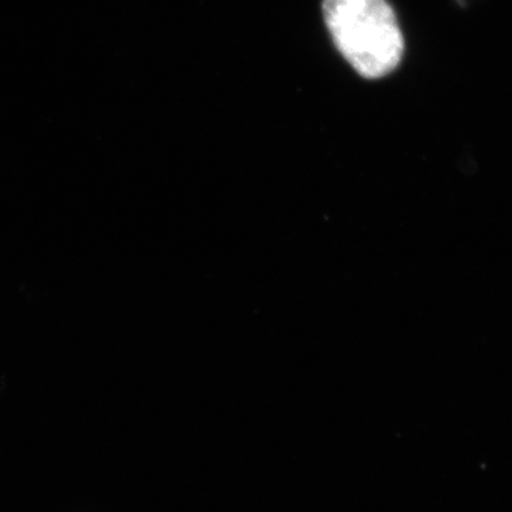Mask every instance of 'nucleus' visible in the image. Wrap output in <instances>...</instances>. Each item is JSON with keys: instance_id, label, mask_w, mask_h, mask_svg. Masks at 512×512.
<instances>
[{"instance_id": "1", "label": "nucleus", "mask_w": 512, "mask_h": 512, "mask_svg": "<svg viewBox=\"0 0 512 512\" xmlns=\"http://www.w3.org/2000/svg\"><path fill=\"white\" fill-rule=\"evenodd\" d=\"M323 14L335 46L366 79L393 72L405 41L387 0H324Z\"/></svg>"}]
</instances>
